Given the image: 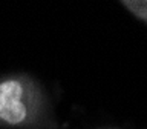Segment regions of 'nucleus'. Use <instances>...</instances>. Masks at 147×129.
Here are the masks:
<instances>
[{
  "label": "nucleus",
  "mask_w": 147,
  "mask_h": 129,
  "mask_svg": "<svg viewBox=\"0 0 147 129\" xmlns=\"http://www.w3.org/2000/svg\"><path fill=\"white\" fill-rule=\"evenodd\" d=\"M41 91L29 77L12 75L0 80V124L5 128L29 129L43 117Z\"/></svg>",
  "instance_id": "1"
},
{
  "label": "nucleus",
  "mask_w": 147,
  "mask_h": 129,
  "mask_svg": "<svg viewBox=\"0 0 147 129\" xmlns=\"http://www.w3.org/2000/svg\"><path fill=\"white\" fill-rule=\"evenodd\" d=\"M121 5L126 9H129L136 18L147 23V2H142V0H136V2L126 0V2H121Z\"/></svg>",
  "instance_id": "2"
}]
</instances>
